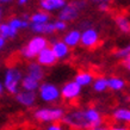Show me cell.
Returning a JSON list of instances; mask_svg holds the SVG:
<instances>
[{"label":"cell","mask_w":130,"mask_h":130,"mask_svg":"<svg viewBox=\"0 0 130 130\" xmlns=\"http://www.w3.org/2000/svg\"><path fill=\"white\" fill-rule=\"evenodd\" d=\"M62 41L69 48L78 47L80 44V41H81V31H79L78 29L69 30V31H67L64 34V36L62 37Z\"/></svg>","instance_id":"cell-14"},{"label":"cell","mask_w":130,"mask_h":130,"mask_svg":"<svg viewBox=\"0 0 130 130\" xmlns=\"http://www.w3.org/2000/svg\"><path fill=\"white\" fill-rule=\"evenodd\" d=\"M17 1H18V4L19 5H25V4H28L29 0H17Z\"/></svg>","instance_id":"cell-35"},{"label":"cell","mask_w":130,"mask_h":130,"mask_svg":"<svg viewBox=\"0 0 130 130\" xmlns=\"http://www.w3.org/2000/svg\"><path fill=\"white\" fill-rule=\"evenodd\" d=\"M99 43H100V36L97 29L92 28V26L84 29V31L81 32V41H80V44L84 48L93 49V48L98 47Z\"/></svg>","instance_id":"cell-8"},{"label":"cell","mask_w":130,"mask_h":130,"mask_svg":"<svg viewBox=\"0 0 130 130\" xmlns=\"http://www.w3.org/2000/svg\"><path fill=\"white\" fill-rule=\"evenodd\" d=\"M94 80V75L93 73H91L88 71H80L75 74V78H74V81L78 85H80L81 87H86V86H90L92 85Z\"/></svg>","instance_id":"cell-15"},{"label":"cell","mask_w":130,"mask_h":130,"mask_svg":"<svg viewBox=\"0 0 130 130\" xmlns=\"http://www.w3.org/2000/svg\"><path fill=\"white\" fill-rule=\"evenodd\" d=\"M30 24H44L50 22V14L48 12L44 11H37L35 13H32L30 16V19H29Z\"/></svg>","instance_id":"cell-22"},{"label":"cell","mask_w":130,"mask_h":130,"mask_svg":"<svg viewBox=\"0 0 130 130\" xmlns=\"http://www.w3.org/2000/svg\"><path fill=\"white\" fill-rule=\"evenodd\" d=\"M26 74L35 78L38 81H42L44 79V69L43 67L37 62H30L26 67Z\"/></svg>","instance_id":"cell-18"},{"label":"cell","mask_w":130,"mask_h":130,"mask_svg":"<svg viewBox=\"0 0 130 130\" xmlns=\"http://www.w3.org/2000/svg\"><path fill=\"white\" fill-rule=\"evenodd\" d=\"M53 53L55 54L57 61L59 60H66L71 55V48L64 43L62 40H54L50 44Z\"/></svg>","instance_id":"cell-9"},{"label":"cell","mask_w":130,"mask_h":130,"mask_svg":"<svg viewBox=\"0 0 130 130\" xmlns=\"http://www.w3.org/2000/svg\"><path fill=\"white\" fill-rule=\"evenodd\" d=\"M125 86H126L125 80L119 78V76L107 78V87H109V90L113 91V92H119V91L124 90Z\"/></svg>","instance_id":"cell-20"},{"label":"cell","mask_w":130,"mask_h":130,"mask_svg":"<svg viewBox=\"0 0 130 130\" xmlns=\"http://www.w3.org/2000/svg\"><path fill=\"white\" fill-rule=\"evenodd\" d=\"M23 73L19 68L17 67H8L5 71L4 80H3V85H4L5 91H7L10 94L16 95L19 92L20 84L23 80Z\"/></svg>","instance_id":"cell-4"},{"label":"cell","mask_w":130,"mask_h":130,"mask_svg":"<svg viewBox=\"0 0 130 130\" xmlns=\"http://www.w3.org/2000/svg\"><path fill=\"white\" fill-rule=\"evenodd\" d=\"M38 98L43 103L47 104H54L57 103L59 99L61 98V92L60 88L55 84L51 83H42L38 88Z\"/></svg>","instance_id":"cell-6"},{"label":"cell","mask_w":130,"mask_h":130,"mask_svg":"<svg viewBox=\"0 0 130 130\" xmlns=\"http://www.w3.org/2000/svg\"><path fill=\"white\" fill-rule=\"evenodd\" d=\"M17 35H18V31L12 28L7 22L6 23H0V37H3L5 41L12 40Z\"/></svg>","instance_id":"cell-21"},{"label":"cell","mask_w":130,"mask_h":130,"mask_svg":"<svg viewBox=\"0 0 130 130\" xmlns=\"http://www.w3.org/2000/svg\"><path fill=\"white\" fill-rule=\"evenodd\" d=\"M54 25H55L56 31H59V32H62V31H66V30H67V23L63 22V20L57 19L56 22H54Z\"/></svg>","instance_id":"cell-26"},{"label":"cell","mask_w":130,"mask_h":130,"mask_svg":"<svg viewBox=\"0 0 130 130\" xmlns=\"http://www.w3.org/2000/svg\"><path fill=\"white\" fill-rule=\"evenodd\" d=\"M41 85V81L36 80L35 78H32L30 75L25 74L23 76V80H22V84H20V88L24 91H30V92H36L38 91Z\"/></svg>","instance_id":"cell-16"},{"label":"cell","mask_w":130,"mask_h":130,"mask_svg":"<svg viewBox=\"0 0 130 130\" xmlns=\"http://www.w3.org/2000/svg\"><path fill=\"white\" fill-rule=\"evenodd\" d=\"M61 92V98L66 102H75L76 99H79L83 92V87L78 85L74 80L67 81L66 84H63L62 87L60 88Z\"/></svg>","instance_id":"cell-7"},{"label":"cell","mask_w":130,"mask_h":130,"mask_svg":"<svg viewBox=\"0 0 130 130\" xmlns=\"http://www.w3.org/2000/svg\"><path fill=\"white\" fill-rule=\"evenodd\" d=\"M93 1L98 3V4H100V3H110L111 0H93Z\"/></svg>","instance_id":"cell-36"},{"label":"cell","mask_w":130,"mask_h":130,"mask_svg":"<svg viewBox=\"0 0 130 130\" xmlns=\"http://www.w3.org/2000/svg\"><path fill=\"white\" fill-rule=\"evenodd\" d=\"M36 60H37L36 62L38 63V64H41L42 67H51V66H54V64L57 62V59H56L55 54L51 50L50 45L47 48H44L43 50L37 55Z\"/></svg>","instance_id":"cell-10"},{"label":"cell","mask_w":130,"mask_h":130,"mask_svg":"<svg viewBox=\"0 0 130 130\" xmlns=\"http://www.w3.org/2000/svg\"><path fill=\"white\" fill-rule=\"evenodd\" d=\"M47 47H49V41L47 40V37L41 35H35L20 49V55L26 60L36 59L37 55Z\"/></svg>","instance_id":"cell-2"},{"label":"cell","mask_w":130,"mask_h":130,"mask_svg":"<svg viewBox=\"0 0 130 130\" xmlns=\"http://www.w3.org/2000/svg\"><path fill=\"white\" fill-rule=\"evenodd\" d=\"M113 54L117 59H121V60L130 59V43L124 45V47H122V48H119V49H117Z\"/></svg>","instance_id":"cell-25"},{"label":"cell","mask_w":130,"mask_h":130,"mask_svg":"<svg viewBox=\"0 0 130 130\" xmlns=\"http://www.w3.org/2000/svg\"><path fill=\"white\" fill-rule=\"evenodd\" d=\"M4 91H5V88H4V85H3V83L0 81V95L4 93Z\"/></svg>","instance_id":"cell-33"},{"label":"cell","mask_w":130,"mask_h":130,"mask_svg":"<svg viewBox=\"0 0 130 130\" xmlns=\"http://www.w3.org/2000/svg\"><path fill=\"white\" fill-rule=\"evenodd\" d=\"M92 88L97 93H104L106 90H109V87H107V78H104V76L94 78L93 83H92Z\"/></svg>","instance_id":"cell-23"},{"label":"cell","mask_w":130,"mask_h":130,"mask_svg":"<svg viewBox=\"0 0 130 130\" xmlns=\"http://www.w3.org/2000/svg\"><path fill=\"white\" fill-rule=\"evenodd\" d=\"M29 28L31 29V31L36 35H41V36H45V35H53L54 32H56L55 25L51 22L44 24H30Z\"/></svg>","instance_id":"cell-13"},{"label":"cell","mask_w":130,"mask_h":130,"mask_svg":"<svg viewBox=\"0 0 130 130\" xmlns=\"http://www.w3.org/2000/svg\"><path fill=\"white\" fill-rule=\"evenodd\" d=\"M67 4L66 0H40V7L44 12H55L60 11L64 5Z\"/></svg>","instance_id":"cell-12"},{"label":"cell","mask_w":130,"mask_h":130,"mask_svg":"<svg viewBox=\"0 0 130 130\" xmlns=\"http://www.w3.org/2000/svg\"><path fill=\"white\" fill-rule=\"evenodd\" d=\"M12 1H14V0H0L1 4H11Z\"/></svg>","instance_id":"cell-34"},{"label":"cell","mask_w":130,"mask_h":130,"mask_svg":"<svg viewBox=\"0 0 130 130\" xmlns=\"http://www.w3.org/2000/svg\"><path fill=\"white\" fill-rule=\"evenodd\" d=\"M37 100V93L30 91H19L16 94V102L24 107H32Z\"/></svg>","instance_id":"cell-11"},{"label":"cell","mask_w":130,"mask_h":130,"mask_svg":"<svg viewBox=\"0 0 130 130\" xmlns=\"http://www.w3.org/2000/svg\"><path fill=\"white\" fill-rule=\"evenodd\" d=\"M98 8H99V11L106 12L110 8V5H109V3H100V4H98Z\"/></svg>","instance_id":"cell-28"},{"label":"cell","mask_w":130,"mask_h":130,"mask_svg":"<svg viewBox=\"0 0 130 130\" xmlns=\"http://www.w3.org/2000/svg\"><path fill=\"white\" fill-rule=\"evenodd\" d=\"M7 23L10 24L14 30H17V31H19L22 29H26L30 26V22L23 19V18H20V17H11Z\"/></svg>","instance_id":"cell-24"},{"label":"cell","mask_w":130,"mask_h":130,"mask_svg":"<svg viewBox=\"0 0 130 130\" xmlns=\"http://www.w3.org/2000/svg\"><path fill=\"white\" fill-rule=\"evenodd\" d=\"M122 64H123V67L125 68L126 71L130 72V59H124V60H122Z\"/></svg>","instance_id":"cell-30"},{"label":"cell","mask_w":130,"mask_h":130,"mask_svg":"<svg viewBox=\"0 0 130 130\" xmlns=\"http://www.w3.org/2000/svg\"><path fill=\"white\" fill-rule=\"evenodd\" d=\"M64 125L75 130H90L103 124V116L94 106L75 109L64 115L62 118Z\"/></svg>","instance_id":"cell-1"},{"label":"cell","mask_w":130,"mask_h":130,"mask_svg":"<svg viewBox=\"0 0 130 130\" xmlns=\"http://www.w3.org/2000/svg\"><path fill=\"white\" fill-rule=\"evenodd\" d=\"M90 130H92V129H90Z\"/></svg>","instance_id":"cell-38"},{"label":"cell","mask_w":130,"mask_h":130,"mask_svg":"<svg viewBox=\"0 0 130 130\" xmlns=\"http://www.w3.org/2000/svg\"><path fill=\"white\" fill-rule=\"evenodd\" d=\"M45 130H63V126L59 123H51L49 125L47 126V129Z\"/></svg>","instance_id":"cell-27"},{"label":"cell","mask_w":130,"mask_h":130,"mask_svg":"<svg viewBox=\"0 0 130 130\" xmlns=\"http://www.w3.org/2000/svg\"><path fill=\"white\" fill-rule=\"evenodd\" d=\"M92 130H109V126H106V125H104V124H102V125L93 128Z\"/></svg>","instance_id":"cell-31"},{"label":"cell","mask_w":130,"mask_h":130,"mask_svg":"<svg viewBox=\"0 0 130 130\" xmlns=\"http://www.w3.org/2000/svg\"><path fill=\"white\" fill-rule=\"evenodd\" d=\"M64 110L60 106H44L40 107L34 112L36 121L41 123H57L64 117Z\"/></svg>","instance_id":"cell-3"},{"label":"cell","mask_w":130,"mask_h":130,"mask_svg":"<svg viewBox=\"0 0 130 130\" xmlns=\"http://www.w3.org/2000/svg\"><path fill=\"white\" fill-rule=\"evenodd\" d=\"M115 24L123 34H130V19L125 14H117L115 17Z\"/></svg>","instance_id":"cell-19"},{"label":"cell","mask_w":130,"mask_h":130,"mask_svg":"<svg viewBox=\"0 0 130 130\" xmlns=\"http://www.w3.org/2000/svg\"><path fill=\"white\" fill-rule=\"evenodd\" d=\"M1 18H3V10H1V6H0V23H1Z\"/></svg>","instance_id":"cell-37"},{"label":"cell","mask_w":130,"mask_h":130,"mask_svg":"<svg viewBox=\"0 0 130 130\" xmlns=\"http://www.w3.org/2000/svg\"><path fill=\"white\" fill-rule=\"evenodd\" d=\"M87 3L85 0H73L71 3H67L57 13V18L63 22H73V20L78 19L80 13L84 8L86 7Z\"/></svg>","instance_id":"cell-5"},{"label":"cell","mask_w":130,"mask_h":130,"mask_svg":"<svg viewBox=\"0 0 130 130\" xmlns=\"http://www.w3.org/2000/svg\"><path fill=\"white\" fill-rule=\"evenodd\" d=\"M109 130H130V129L125 125H112L109 128Z\"/></svg>","instance_id":"cell-29"},{"label":"cell","mask_w":130,"mask_h":130,"mask_svg":"<svg viewBox=\"0 0 130 130\" xmlns=\"http://www.w3.org/2000/svg\"><path fill=\"white\" fill-rule=\"evenodd\" d=\"M5 47V40L3 37H0V50H3Z\"/></svg>","instance_id":"cell-32"},{"label":"cell","mask_w":130,"mask_h":130,"mask_svg":"<svg viewBox=\"0 0 130 130\" xmlns=\"http://www.w3.org/2000/svg\"><path fill=\"white\" fill-rule=\"evenodd\" d=\"M112 118L118 123L130 124V109L129 107H117L112 112Z\"/></svg>","instance_id":"cell-17"}]
</instances>
